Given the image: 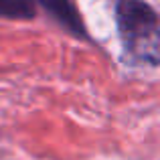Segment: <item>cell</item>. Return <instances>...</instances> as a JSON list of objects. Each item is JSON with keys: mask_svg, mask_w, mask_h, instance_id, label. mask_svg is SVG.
<instances>
[{"mask_svg": "<svg viewBox=\"0 0 160 160\" xmlns=\"http://www.w3.org/2000/svg\"><path fill=\"white\" fill-rule=\"evenodd\" d=\"M0 16L27 20L35 16V4L31 0H0Z\"/></svg>", "mask_w": 160, "mask_h": 160, "instance_id": "3957f363", "label": "cell"}, {"mask_svg": "<svg viewBox=\"0 0 160 160\" xmlns=\"http://www.w3.org/2000/svg\"><path fill=\"white\" fill-rule=\"evenodd\" d=\"M118 28L124 47L134 57L158 61V16L144 0H118Z\"/></svg>", "mask_w": 160, "mask_h": 160, "instance_id": "6da1fadb", "label": "cell"}, {"mask_svg": "<svg viewBox=\"0 0 160 160\" xmlns=\"http://www.w3.org/2000/svg\"><path fill=\"white\" fill-rule=\"evenodd\" d=\"M49 14L57 20L61 27H65L67 31H71L75 37H85V28L79 18L77 10H75L71 0H37Z\"/></svg>", "mask_w": 160, "mask_h": 160, "instance_id": "7a4b0ae2", "label": "cell"}]
</instances>
